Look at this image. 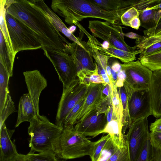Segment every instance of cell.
Returning <instances> with one entry per match:
<instances>
[{"label": "cell", "instance_id": "1", "mask_svg": "<svg viewBox=\"0 0 161 161\" xmlns=\"http://www.w3.org/2000/svg\"><path fill=\"white\" fill-rule=\"evenodd\" d=\"M6 12L32 30L40 37L43 47L64 51L69 43L49 19L33 7L29 0H6Z\"/></svg>", "mask_w": 161, "mask_h": 161}, {"label": "cell", "instance_id": "2", "mask_svg": "<svg viewBox=\"0 0 161 161\" xmlns=\"http://www.w3.org/2000/svg\"><path fill=\"white\" fill-rule=\"evenodd\" d=\"M51 7L71 25L75 21L88 18H98L114 24L120 20L118 13L107 11L89 0H53Z\"/></svg>", "mask_w": 161, "mask_h": 161}, {"label": "cell", "instance_id": "3", "mask_svg": "<svg viewBox=\"0 0 161 161\" xmlns=\"http://www.w3.org/2000/svg\"><path fill=\"white\" fill-rule=\"evenodd\" d=\"M30 153L52 152L57 155L63 128L51 123L44 115L36 116L29 122Z\"/></svg>", "mask_w": 161, "mask_h": 161}, {"label": "cell", "instance_id": "4", "mask_svg": "<svg viewBox=\"0 0 161 161\" xmlns=\"http://www.w3.org/2000/svg\"><path fill=\"white\" fill-rule=\"evenodd\" d=\"M95 143L77 132L74 126H64L59 139L57 155L66 159L90 156Z\"/></svg>", "mask_w": 161, "mask_h": 161}, {"label": "cell", "instance_id": "5", "mask_svg": "<svg viewBox=\"0 0 161 161\" xmlns=\"http://www.w3.org/2000/svg\"><path fill=\"white\" fill-rule=\"evenodd\" d=\"M5 19L15 55L20 51L43 47L41 39L36 34L6 11Z\"/></svg>", "mask_w": 161, "mask_h": 161}, {"label": "cell", "instance_id": "6", "mask_svg": "<svg viewBox=\"0 0 161 161\" xmlns=\"http://www.w3.org/2000/svg\"><path fill=\"white\" fill-rule=\"evenodd\" d=\"M88 29L95 37L109 42L119 49L133 53L136 50L135 47L128 45L124 40L123 27L108 21L99 20L89 21Z\"/></svg>", "mask_w": 161, "mask_h": 161}, {"label": "cell", "instance_id": "7", "mask_svg": "<svg viewBox=\"0 0 161 161\" xmlns=\"http://www.w3.org/2000/svg\"><path fill=\"white\" fill-rule=\"evenodd\" d=\"M44 54L53 65L63 88L69 86L77 79L75 65L70 55L64 51L42 48Z\"/></svg>", "mask_w": 161, "mask_h": 161}, {"label": "cell", "instance_id": "8", "mask_svg": "<svg viewBox=\"0 0 161 161\" xmlns=\"http://www.w3.org/2000/svg\"><path fill=\"white\" fill-rule=\"evenodd\" d=\"M88 86L80 84L78 78L69 86L63 88L58 103L55 125L63 127L65 119L75 105L86 95Z\"/></svg>", "mask_w": 161, "mask_h": 161}, {"label": "cell", "instance_id": "9", "mask_svg": "<svg viewBox=\"0 0 161 161\" xmlns=\"http://www.w3.org/2000/svg\"><path fill=\"white\" fill-rule=\"evenodd\" d=\"M126 75L124 85L133 91H149L153 71L139 60L121 64Z\"/></svg>", "mask_w": 161, "mask_h": 161}, {"label": "cell", "instance_id": "10", "mask_svg": "<svg viewBox=\"0 0 161 161\" xmlns=\"http://www.w3.org/2000/svg\"><path fill=\"white\" fill-rule=\"evenodd\" d=\"M147 118L133 122L125 138L128 147L130 161H135L149 137Z\"/></svg>", "mask_w": 161, "mask_h": 161}, {"label": "cell", "instance_id": "11", "mask_svg": "<svg viewBox=\"0 0 161 161\" xmlns=\"http://www.w3.org/2000/svg\"><path fill=\"white\" fill-rule=\"evenodd\" d=\"M128 100L130 117L132 123L152 115V110L149 91H133L124 85Z\"/></svg>", "mask_w": 161, "mask_h": 161}, {"label": "cell", "instance_id": "12", "mask_svg": "<svg viewBox=\"0 0 161 161\" xmlns=\"http://www.w3.org/2000/svg\"><path fill=\"white\" fill-rule=\"evenodd\" d=\"M29 1L33 7L41 12L49 19L58 31L63 33L71 41L76 43L86 50L90 51L87 42L82 40L84 34L82 31L80 30L79 37H76L69 31L60 18L46 5L44 1L31 0Z\"/></svg>", "mask_w": 161, "mask_h": 161}, {"label": "cell", "instance_id": "13", "mask_svg": "<svg viewBox=\"0 0 161 161\" xmlns=\"http://www.w3.org/2000/svg\"><path fill=\"white\" fill-rule=\"evenodd\" d=\"M74 24L78 28L81 29L87 37L88 41L90 42L100 53L110 57L119 59L124 63L134 61L136 59V55L141 54L143 51L137 50L134 52H130L117 48L106 41L102 44L95 37L89 34L79 22L75 21Z\"/></svg>", "mask_w": 161, "mask_h": 161}, {"label": "cell", "instance_id": "14", "mask_svg": "<svg viewBox=\"0 0 161 161\" xmlns=\"http://www.w3.org/2000/svg\"><path fill=\"white\" fill-rule=\"evenodd\" d=\"M107 124L106 114H101L96 109L74 126L75 130L85 136L96 137L100 134Z\"/></svg>", "mask_w": 161, "mask_h": 161}, {"label": "cell", "instance_id": "15", "mask_svg": "<svg viewBox=\"0 0 161 161\" xmlns=\"http://www.w3.org/2000/svg\"><path fill=\"white\" fill-rule=\"evenodd\" d=\"M23 75L36 114L38 116L39 97L42 90L47 86V80L37 70L26 71Z\"/></svg>", "mask_w": 161, "mask_h": 161}, {"label": "cell", "instance_id": "16", "mask_svg": "<svg viewBox=\"0 0 161 161\" xmlns=\"http://www.w3.org/2000/svg\"><path fill=\"white\" fill-rule=\"evenodd\" d=\"M64 51L71 56L75 65L77 74L87 71H93L96 68L91 51H88L75 42L66 44Z\"/></svg>", "mask_w": 161, "mask_h": 161}, {"label": "cell", "instance_id": "17", "mask_svg": "<svg viewBox=\"0 0 161 161\" xmlns=\"http://www.w3.org/2000/svg\"><path fill=\"white\" fill-rule=\"evenodd\" d=\"M102 84L92 83L89 85L77 123L82 120L90 113L95 109L96 105L106 97L102 93Z\"/></svg>", "mask_w": 161, "mask_h": 161}, {"label": "cell", "instance_id": "18", "mask_svg": "<svg viewBox=\"0 0 161 161\" xmlns=\"http://www.w3.org/2000/svg\"><path fill=\"white\" fill-rule=\"evenodd\" d=\"M149 92L152 115L159 118L161 117V69L153 72Z\"/></svg>", "mask_w": 161, "mask_h": 161}, {"label": "cell", "instance_id": "19", "mask_svg": "<svg viewBox=\"0 0 161 161\" xmlns=\"http://www.w3.org/2000/svg\"><path fill=\"white\" fill-rule=\"evenodd\" d=\"M14 130H10L4 123L0 129V161H7L18 153L11 140Z\"/></svg>", "mask_w": 161, "mask_h": 161}, {"label": "cell", "instance_id": "20", "mask_svg": "<svg viewBox=\"0 0 161 161\" xmlns=\"http://www.w3.org/2000/svg\"><path fill=\"white\" fill-rule=\"evenodd\" d=\"M36 116V115L29 93L24 94L21 97L19 102L15 127H18L23 122H30Z\"/></svg>", "mask_w": 161, "mask_h": 161}, {"label": "cell", "instance_id": "21", "mask_svg": "<svg viewBox=\"0 0 161 161\" xmlns=\"http://www.w3.org/2000/svg\"><path fill=\"white\" fill-rule=\"evenodd\" d=\"M102 133H108L110 136L112 142L116 148H121L125 145V140L123 132V124L117 119L112 118L100 134Z\"/></svg>", "mask_w": 161, "mask_h": 161}, {"label": "cell", "instance_id": "22", "mask_svg": "<svg viewBox=\"0 0 161 161\" xmlns=\"http://www.w3.org/2000/svg\"><path fill=\"white\" fill-rule=\"evenodd\" d=\"M6 0H1L0 4V28L4 39L9 57L12 64L13 65L15 55L8 30L5 19L6 8L5 4Z\"/></svg>", "mask_w": 161, "mask_h": 161}, {"label": "cell", "instance_id": "23", "mask_svg": "<svg viewBox=\"0 0 161 161\" xmlns=\"http://www.w3.org/2000/svg\"><path fill=\"white\" fill-rule=\"evenodd\" d=\"M87 43L90 48L95 62L97 65L98 73L102 76L105 83L110 86L107 74L106 68L109 63V59L111 57L100 53L89 42L87 41Z\"/></svg>", "mask_w": 161, "mask_h": 161}, {"label": "cell", "instance_id": "24", "mask_svg": "<svg viewBox=\"0 0 161 161\" xmlns=\"http://www.w3.org/2000/svg\"><path fill=\"white\" fill-rule=\"evenodd\" d=\"M10 76L3 65L0 63V112L3 110L9 92L8 82Z\"/></svg>", "mask_w": 161, "mask_h": 161}, {"label": "cell", "instance_id": "25", "mask_svg": "<svg viewBox=\"0 0 161 161\" xmlns=\"http://www.w3.org/2000/svg\"><path fill=\"white\" fill-rule=\"evenodd\" d=\"M96 64L95 70L85 71L77 74L80 84L89 86L92 83H105L102 76L98 73L97 66L96 63Z\"/></svg>", "mask_w": 161, "mask_h": 161}, {"label": "cell", "instance_id": "26", "mask_svg": "<svg viewBox=\"0 0 161 161\" xmlns=\"http://www.w3.org/2000/svg\"><path fill=\"white\" fill-rule=\"evenodd\" d=\"M118 93L123 108V132L124 135L127 129L129 128L132 122L128 108L127 94L124 86L117 88Z\"/></svg>", "mask_w": 161, "mask_h": 161}, {"label": "cell", "instance_id": "27", "mask_svg": "<svg viewBox=\"0 0 161 161\" xmlns=\"http://www.w3.org/2000/svg\"><path fill=\"white\" fill-rule=\"evenodd\" d=\"M104 9L111 12L118 13L120 17L124 13L122 10L123 0H89Z\"/></svg>", "mask_w": 161, "mask_h": 161}, {"label": "cell", "instance_id": "28", "mask_svg": "<svg viewBox=\"0 0 161 161\" xmlns=\"http://www.w3.org/2000/svg\"><path fill=\"white\" fill-rule=\"evenodd\" d=\"M111 98L113 107L112 118L117 119L123 124L122 105L115 85L112 90Z\"/></svg>", "mask_w": 161, "mask_h": 161}, {"label": "cell", "instance_id": "29", "mask_svg": "<svg viewBox=\"0 0 161 161\" xmlns=\"http://www.w3.org/2000/svg\"><path fill=\"white\" fill-rule=\"evenodd\" d=\"M0 63H2L7 70L10 77L13 75V65L9 58L3 34L0 31Z\"/></svg>", "mask_w": 161, "mask_h": 161}, {"label": "cell", "instance_id": "30", "mask_svg": "<svg viewBox=\"0 0 161 161\" xmlns=\"http://www.w3.org/2000/svg\"><path fill=\"white\" fill-rule=\"evenodd\" d=\"M141 63L152 71L161 69V51L138 58Z\"/></svg>", "mask_w": 161, "mask_h": 161}, {"label": "cell", "instance_id": "31", "mask_svg": "<svg viewBox=\"0 0 161 161\" xmlns=\"http://www.w3.org/2000/svg\"><path fill=\"white\" fill-rule=\"evenodd\" d=\"M86 96L78 101L69 112L65 119L63 127L68 126H74L75 124H76L78 119L82 110Z\"/></svg>", "mask_w": 161, "mask_h": 161}, {"label": "cell", "instance_id": "32", "mask_svg": "<svg viewBox=\"0 0 161 161\" xmlns=\"http://www.w3.org/2000/svg\"><path fill=\"white\" fill-rule=\"evenodd\" d=\"M56 153L46 152L35 153L29 152L26 155L25 161H64L60 160Z\"/></svg>", "mask_w": 161, "mask_h": 161}, {"label": "cell", "instance_id": "33", "mask_svg": "<svg viewBox=\"0 0 161 161\" xmlns=\"http://www.w3.org/2000/svg\"><path fill=\"white\" fill-rule=\"evenodd\" d=\"M161 42V35H153L149 36H142L141 37L136 40V49L143 51L149 47L157 42Z\"/></svg>", "mask_w": 161, "mask_h": 161}, {"label": "cell", "instance_id": "34", "mask_svg": "<svg viewBox=\"0 0 161 161\" xmlns=\"http://www.w3.org/2000/svg\"><path fill=\"white\" fill-rule=\"evenodd\" d=\"M110 138V136L108 134L95 142L92 154L90 156L92 161H98L103 150Z\"/></svg>", "mask_w": 161, "mask_h": 161}, {"label": "cell", "instance_id": "35", "mask_svg": "<svg viewBox=\"0 0 161 161\" xmlns=\"http://www.w3.org/2000/svg\"><path fill=\"white\" fill-rule=\"evenodd\" d=\"M106 161H130L128 147L126 141L123 147L116 149L113 152Z\"/></svg>", "mask_w": 161, "mask_h": 161}, {"label": "cell", "instance_id": "36", "mask_svg": "<svg viewBox=\"0 0 161 161\" xmlns=\"http://www.w3.org/2000/svg\"><path fill=\"white\" fill-rule=\"evenodd\" d=\"M16 111L10 93L8 94L7 100L2 110L0 112V128L5 123V121L12 113Z\"/></svg>", "mask_w": 161, "mask_h": 161}, {"label": "cell", "instance_id": "37", "mask_svg": "<svg viewBox=\"0 0 161 161\" xmlns=\"http://www.w3.org/2000/svg\"><path fill=\"white\" fill-rule=\"evenodd\" d=\"M139 17L138 11L135 8H132L126 11L121 16L120 20L122 24L130 26V22L134 18Z\"/></svg>", "mask_w": 161, "mask_h": 161}, {"label": "cell", "instance_id": "38", "mask_svg": "<svg viewBox=\"0 0 161 161\" xmlns=\"http://www.w3.org/2000/svg\"><path fill=\"white\" fill-rule=\"evenodd\" d=\"M151 145L149 138L145 143L135 161H149L151 154Z\"/></svg>", "mask_w": 161, "mask_h": 161}, {"label": "cell", "instance_id": "39", "mask_svg": "<svg viewBox=\"0 0 161 161\" xmlns=\"http://www.w3.org/2000/svg\"><path fill=\"white\" fill-rule=\"evenodd\" d=\"M156 10H147L145 9L138 12L139 17L142 21L144 23L153 22Z\"/></svg>", "mask_w": 161, "mask_h": 161}, {"label": "cell", "instance_id": "40", "mask_svg": "<svg viewBox=\"0 0 161 161\" xmlns=\"http://www.w3.org/2000/svg\"><path fill=\"white\" fill-rule=\"evenodd\" d=\"M111 102L110 97H105L96 105V109L99 113L106 114L109 105Z\"/></svg>", "mask_w": 161, "mask_h": 161}, {"label": "cell", "instance_id": "41", "mask_svg": "<svg viewBox=\"0 0 161 161\" xmlns=\"http://www.w3.org/2000/svg\"><path fill=\"white\" fill-rule=\"evenodd\" d=\"M161 51V42L154 44L143 50L139 57H146L154 53Z\"/></svg>", "mask_w": 161, "mask_h": 161}, {"label": "cell", "instance_id": "42", "mask_svg": "<svg viewBox=\"0 0 161 161\" xmlns=\"http://www.w3.org/2000/svg\"><path fill=\"white\" fill-rule=\"evenodd\" d=\"M149 140L152 146L161 148V131L151 132L149 133Z\"/></svg>", "mask_w": 161, "mask_h": 161}, {"label": "cell", "instance_id": "43", "mask_svg": "<svg viewBox=\"0 0 161 161\" xmlns=\"http://www.w3.org/2000/svg\"><path fill=\"white\" fill-rule=\"evenodd\" d=\"M161 31V18L158 24L155 26L148 28L144 31V36L147 37L156 35L158 32Z\"/></svg>", "mask_w": 161, "mask_h": 161}, {"label": "cell", "instance_id": "44", "mask_svg": "<svg viewBox=\"0 0 161 161\" xmlns=\"http://www.w3.org/2000/svg\"><path fill=\"white\" fill-rule=\"evenodd\" d=\"M149 161H161V148H158L151 145Z\"/></svg>", "mask_w": 161, "mask_h": 161}, {"label": "cell", "instance_id": "45", "mask_svg": "<svg viewBox=\"0 0 161 161\" xmlns=\"http://www.w3.org/2000/svg\"><path fill=\"white\" fill-rule=\"evenodd\" d=\"M117 79L115 85L117 88H120L124 86L126 75L124 71L121 69L117 73Z\"/></svg>", "mask_w": 161, "mask_h": 161}, {"label": "cell", "instance_id": "46", "mask_svg": "<svg viewBox=\"0 0 161 161\" xmlns=\"http://www.w3.org/2000/svg\"><path fill=\"white\" fill-rule=\"evenodd\" d=\"M150 130L152 132L161 131V117L150 124Z\"/></svg>", "mask_w": 161, "mask_h": 161}, {"label": "cell", "instance_id": "47", "mask_svg": "<svg viewBox=\"0 0 161 161\" xmlns=\"http://www.w3.org/2000/svg\"><path fill=\"white\" fill-rule=\"evenodd\" d=\"M111 91L110 85L106 83L102 84V92L105 96L110 97Z\"/></svg>", "mask_w": 161, "mask_h": 161}, {"label": "cell", "instance_id": "48", "mask_svg": "<svg viewBox=\"0 0 161 161\" xmlns=\"http://www.w3.org/2000/svg\"><path fill=\"white\" fill-rule=\"evenodd\" d=\"M140 25L141 22L139 17L133 19L130 22V26L136 30H138Z\"/></svg>", "mask_w": 161, "mask_h": 161}, {"label": "cell", "instance_id": "49", "mask_svg": "<svg viewBox=\"0 0 161 161\" xmlns=\"http://www.w3.org/2000/svg\"><path fill=\"white\" fill-rule=\"evenodd\" d=\"M113 114V107L111 100V102L108 108L106 114L107 117V123L110 122L111 120L112 119Z\"/></svg>", "mask_w": 161, "mask_h": 161}, {"label": "cell", "instance_id": "50", "mask_svg": "<svg viewBox=\"0 0 161 161\" xmlns=\"http://www.w3.org/2000/svg\"><path fill=\"white\" fill-rule=\"evenodd\" d=\"M161 18V9H156L153 20V22L154 24L153 26L156 25L158 24Z\"/></svg>", "mask_w": 161, "mask_h": 161}, {"label": "cell", "instance_id": "51", "mask_svg": "<svg viewBox=\"0 0 161 161\" xmlns=\"http://www.w3.org/2000/svg\"><path fill=\"white\" fill-rule=\"evenodd\" d=\"M26 155L18 154L7 161H25Z\"/></svg>", "mask_w": 161, "mask_h": 161}, {"label": "cell", "instance_id": "52", "mask_svg": "<svg viewBox=\"0 0 161 161\" xmlns=\"http://www.w3.org/2000/svg\"><path fill=\"white\" fill-rule=\"evenodd\" d=\"M110 66L111 69L117 73L122 69L121 64L118 62H114Z\"/></svg>", "mask_w": 161, "mask_h": 161}, {"label": "cell", "instance_id": "53", "mask_svg": "<svg viewBox=\"0 0 161 161\" xmlns=\"http://www.w3.org/2000/svg\"><path fill=\"white\" fill-rule=\"evenodd\" d=\"M124 36L129 38L135 39L136 40L140 38L142 36L133 32L124 33Z\"/></svg>", "mask_w": 161, "mask_h": 161}, {"label": "cell", "instance_id": "54", "mask_svg": "<svg viewBox=\"0 0 161 161\" xmlns=\"http://www.w3.org/2000/svg\"><path fill=\"white\" fill-rule=\"evenodd\" d=\"M146 9L147 10L161 9V3L152 7L147 8Z\"/></svg>", "mask_w": 161, "mask_h": 161}, {"label": "cell", "instance_id": "55", "mask_svg": "<svg viewBox=\"0 0 161 161\" xmlns=\"http://www.w3.org/2000/svg\"><path fill=\"white\" fill-rule=\"evenodd\" d=\"M69 31L72 33H73L76 29V27L74 25H72L69 28Z\"/></svg>", "mask_w": 161, "mask_h": 161}, {"label": "cell", "instance_id": "56", "mask_svg": "<svg viewBox=\"0 0 161 161\" xmlns=\"http://www.w3.org/2000/svg\"><path fill=\"white\" fill-rule=\"evenodd\" d=\"M161 35V31L158 32L156 35Z\"/></svg>", "mask_w": 161, "mask_h": 161}]
</instances>
